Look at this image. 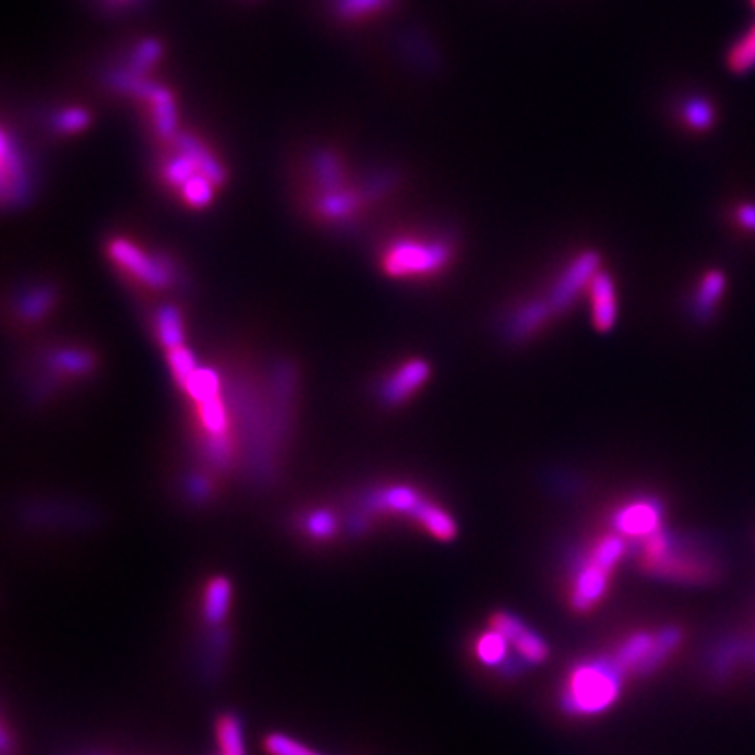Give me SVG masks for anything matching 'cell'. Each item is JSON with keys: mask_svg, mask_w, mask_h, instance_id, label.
I'll list each match as a JSON object with an SVG mask.
<instances>
[{"mask_svg": "<svg viewBox=\"0 0 755 755\" xmlns=\"http://www.w3.org/2000/svg\"><path fill=\"white\" fill-rule=\"evenodd\" d=\"M452 259V248L443 242L402 240L384 252V271L391 277H414L443 269Z\"/></svg>", "mask_w": 755, "mask_h": 755, "instance_id": "obj_3", "label": "cell"}, {"mask_svg": "<svg viewBox=\"0 0 755 755\" xmlns=\"http://www.w3.org/2000/svg\"><path fill=\"white\" fill-rule=\"evenodd\" d=\"M414 518L420 520L422 527L436 540L450 541L458 536L456 520L445 511H441L439 506L427 502V500L418 506V511L414 513Z\"/></svg>", "mask_w": 755, "mask_h": 755, "instance_id": "obj_14", "label": "cell"}, {"mask_svg": "<svg viewBox=\"0 0 755 755\" xmlns=\"http://www.w3.org/2000/svg\"><path fill=\"white\" fill-rule=\"evenodd\" d=\"M750 659V648L739 640H724L711 655V675L718 680H724L732 674V670L741 663V659Z\"/></svg>", "mask_w": 755, "mask_h": 755, "instance_id": "obj_17", "label": "cell"}, {"mask_svg": "<svg viewBox=\"0 0 755 755\" xmlns=\"http://www.w3.org/2000/svg\"><path fill=\"white\" fill-rule=\"evenodd\" d=\"M550 313H554V309L548 300H536V302L520 307L506 324L508 338L516 340V343L527 338L529 334H534L536 329H540L541 325L546 324Z\"/></svg>", "mask_w": 755, "mask_h": 755, "instance_id": "obj_11", "label": "cell"}, {"mask_svg": "<svg viewBox=\"0 0 755 755\" xmlns=\"http://www.w3.org/2000/svg\"><path fill=\"white\" fill-rule=\"evenodd\" d=\"M429 374H431V368L427 361H420V359L407 361L404 368H399L384 382L382 399L391 405L402 404L427 382Z\"/></svg>", "mask_w": 755, "mask_h": 755, "instance_id": "obj_9", "label": "cell"}, {"mask_svg": "<svg viewBox=\"0 0 755 755\" xmlns=\"http://www.w3.org/2000/svg\"><path fill=\"white\" fill-rule=\"evenodd\" d=\"M109 259L136 281L149 288H168L172 284V267L163 256H147L139 245L116 238L108 245Z\"/></svg>", "mask_w": 755, "mask_h": 755, "instance_id": "obj_4", "label": "cell"}, {"mask_svg": "<svg viewBox=\"0 0 755 755\" xmlns=\"http://www.w3.org/2000/svg\"><path fill=\"white\" fill-rule=\"evenodd\" d=\"M609 575L604 566L594 563L590 559L588 565L582 566L573 579V590H571V607L577 613H588L594 609L609 588Z\"/></svg>", "mask_w": 755, "mask_h": 755, "instance_id": "obj_7", "label": "cell"}, {"mask_svg": "<svg viewBox=\"0 0 755 755\" xmlns=\"http://www.w3.org/2000/svg\"><path fill=\"white\" fill-rule=\"evenodd\" d=\"M508 645L511 643L498 630L491 627V632H487L477 640L475 650H477V657L483 666L498 670L508 659Z\"/></svg>", "mask_w": 755, "mask_h": 755, "instance_id": "obj_22", "label": "cell"}, {"mask_svg": "<svg viewBox=\"0 0 755 755\" xmlns=\"http://www.w3.org/2000/svg\"><path fill=\"white\" fill-rule=\"evenodd\" d=\"M185 393L189 397L195 402L197 405L206 404V402H213L218 397V388H220V380H218V374L215 370L211 368H197L191 376H189L188 382H185Z\"/></svg>", "mask_w": 755, "mask_h": 755, "instance_id": "obj_20", "label": "cell"}, {"mask_svg": "<svg viewBox=\"0 0 755 755\" xmlns=\"http://www.w3.org/2000/svg\"><path fill=\"white\" fill-rule=\"evenodd\" d=\"M84 124H86V113H82V111H68L61 118L63 131H81Z\"/></svg>", "mask_w": 755, "mask_h": 755, "instance_id": "obj_32", "label": "cell"}, {"mask_svg": "<svg viewBox=\"0 0 755 755\" xmlns=\"http://www.w3.org/2000/svg\"><path fill=\"white\" fill-rule=\"evenodd\" d=\"M724 288H727V277H724L722 271H709L703 277L699 292L695 297V315L702 322H705L711 315V311L716 309L718 300L724 295Z\"/></svg>", "mask_w": 755, "mask_h": 755, "instance_id": "obj_15", "label": "cell"}, {"mask_svg": "<svg viewBox=\"0 0 755 755\" xmlns=\"http://www.w3.org/2000/svg\"><path fill=\"white\" fill-rule=\"evenodd\" d=\"M424 502V498L411 489V487L395 486L386 487L382 491H376L370 500V506L374 511H386V513H407L414 514L418 506Z\"/></svg>", "mask_w": 755, "mask_h": 755, "instance_id": "obj_12", "label": "cell"}, {"mask_svg": "<svg viewBox=\"0 0 755 755\" xmlns=\"http://www.w3.org/2000/svg\"><path fill=\"white\" fill-rule=\"evenodd\" d=\"M51 302H53V297H51L49 290H38V292L29 295V297L24 300L22 313H24L26 317H40V315L51 307Z\"/></svg>", "mask_w": 755, "mask_h": 755, "instance_id": "obj_30", "label": "cell"}, {"mask_svg": "<svg viewBox=\"0 0 755 755\" xmlns=\"http://www.w3.org/2000/svg\"><path fill=\"white\" fill-rule=\"evenodd\" d=\"M659 523H661V506L652 500L627 504L615 516V527L623 536L643 538V540H647L652 534L659 531Z\"/></svg>", "mask_w": 755, "mask_h": 755, "instance_id": "obj_8", "label": "cell"}, {"mask_svg": "<svg viewBox=\"0 0 755 755\" xmlns=\"http://www.w3.org/2000/svg\"><path fill=\"white\" fill-rule=\"evenodd\" d=\"M736 220L750 229V231H755V204H741L736 208Z\"/></svg>", "mask_w": 755, "mask_h": 755, "instance_id": "obj_33", "label": "cell"}, {"mask_svg": "<svg viewBox=\"0 0 755 755\" xmlns=\"http://www.w3.org/2000/svg\"><path fill=\"white\" fill-rule=\"evenodd\" d=\"M304 529L309 536H313L315 540H327L329 536H334L336 531V520L334 516L325 511L309 514L304 520Z\"/></svg>", "mask_w": 755, "mask_h": 755, "instance_id": "obj_29", "label": "cell"}, {"mask_svg": "<svg viewBox=\"0 0 755 755\" xmlns=\"http://www.w3.org/2000/svg\"><path fill=\"white\" fill-rule=\"evenodd\" d=\"M156 334L158 340L163 343L166 351H172L177 347H183V317L179 309L175 307H164L156 317Z\"/></svg>", "mask_w": 755, "mask_h": 755, "instance_id": "obj_18", "label": "cell"}, {"mask_svg": "<svg viewBox=\"0 0 755 755\" xmlns=\"http://www.w3.org/2000/svg\"><path fill=\"white\" fill-rule=\"evenodd\" d=\"M752 4H754V7H755V0H752Z\"/></svg>", "mask_w": 755, "mask_h": 755, "instance_id": "obj_34", "label": "cell"}, {"mask_svg": "<svg viewBox=\"0 0 755 755\" xmlns=\"http://www.w3.org/2000/svg\"><path fill=\"white\" fill-rule=\"evenodd\" d=\"M168 363H170L172 376H175V380H177L181 386H185L189 376L197 370L193 352L183 349V347H177V349L168 351Z\"/></svg>", "mask_w": 755, "mask_h": 755, "instance_id": "obj_26", "label": "cell"}, {"mask_svg": "<svg viewBox=\"0 0 755 755\" xmlns=\"http://www.w3.org/2000/svg\"><path fill=\"white\" fill-rule=\"evenodd\" d=\"M55 368L61 372H70V374H84L86 370H91L93 359L86 352L79 351H61L55 355Z\"/></svg>", "mask_w": 755, "mask_h": 755, "instance_id": "obj_28", "label": "cell"}, {"mask_svg": "<svg viewBox=\"0 0 755 755\" xmlns=\"http://www.w3.org/2000/svg\"><path fill=\"white\" fill-rule=\"evenodd\" d=\"M600 267V254L594 250L582 252L561 275V279L556 281L552 295L548 298V302L552 304L554 313H563L565 309L571 307V302L575 297L588 286L592 284L594 275L598 273Z\"/></svg>", "mask_w": 755, "mask_h": 755, "instance_id": "obj_5", "label": "cell"}, {"mask_svg": "<svg viewBox=\"0 0 755 755\" xmlns=\"http://www.w3.org/2000/svg\"><path fill=\"white\" fill-rule=\"evenodd\" d=\"M491 627L498 630L529 666H540L548 659L550 648L546 645V640L538 636L534 630H529L525 625V621L518 620L513 613H508V611L495 613L491 618Z\"/></svg>", "mask_w": 755, "mask_h": 755, "instance_id": "obj_6", "label": "cell"}, {"mask_svg": "<svg viewBox=\"0 0 755 755\" xmlns=\"http://www.w3.org/2000/svg\"><path fill=\"white\" fill-rule=\"evenodd\" d=\"M590 297H592L594 327L598 332H609L618 322V298H615V284L611 275L596 273L590 284Z\"/></svg>", "mask_w": 755, "mask_h": 755, "instance_id": "obj_10", "label": "cell"}, {"mask_svg": "<svg viewBox=\"0 0 755 755\" xmlns=\"http://www.w3.org/2000/svg\"><path fill=\"white\" fill-rule=\"evenodd\" d=\"M215 185V181H211L208 177L200 175V177H193L189 183H185L181 188V193H183V200L188 202L189 206L202 208V206H206L213 200V188Z\"/></svg>", "mask_w": 755, "mask_h": 755, "instance_id": "obj_25", "label": "cell"}, {"mask_svg": "<svg viewBox=\"0 0 755 755\" xmlns=\"http://www.w3.org/2000/svg\"><path fill=\"white\" fill-rule=\"evenodd\" d=\"M625 672L611 657H596L575 666L561 695V709L568 716H596L620 699Z\"/></svg>", "mask_w": 755, "mask_h": 755, "instance_id": "obj_1", "label": "cell"}, {"mask_svg": "<svg viewBox=\"0 0 755 755\" xmlns=\"http://www.w3.org/2000/svg\"><path fill=\"white\" fill-rule=\"evenodd\" d=\"M231 602V584L225 577H216L204 592V618L211 623L225 620Z\"/></svg>", "mask_w": 755, "mask_h": 755, "instance_id": "obj_16", "label": "cell"}, {"mask_svg": "<svg viewBox=\"0 0 755 755\" xmlns=\"http://www.w3.org/2000/svg\"><path fill=\"white\" fill-rule=\"evenodd\" d=\"M216 741L220 755H243L242 724L236 716L225 714L216 720Z\"/></svg>", "mask_w": 755, "mask_h": 755, "instance_id": "obj_21", "label": "cell"}, {"mask_svg": "<svg viewBox=\"0 0 755 755\" xmlns=\"http://www.w3.org/2000/svg\"><path fill=\"white\" fill-rule=\"evenodd\" d=\"M678 116L680 120L686 124L688 131L693 133H705L714 127L716 122V108L714 104L703 97V95H688L680 101V108H678Z\"/></svg>", "mask_w": 755, "mask_h": 755, "instance_id": "obj_13", "label": "cell"}, {"mask_svg": "<svg viewBox=\"0 0 755 755\" xmlns=\"http://www.w3.org/2000/svg\"><path fill=\"white\" fill-rule=\"evenodd\" d=\"M200 422L208 436H227L229 420H227L225 405L218 397L200 405Z\"/></svg>", "mask_w": 755, "mask_h": 755, "instance_id": "obj_23", "label": "cell"}, {"mask_svg": "<svg viewBox=\"0 0 755 755\" xmlns=\"http://www.w3.org/2000/svg\"><path fill=\"white\" fill-rule=\"evenodd\" d=\"M623 552H625V543H623L620 536H609V538H604V540L596 543L592 561L600 566H604L607 571H613L615 565L620 563Z\"/></svg>", "mask_w": 755, "mask_h": 755, "instance_id": "obj_24", "label": "cell"}, {"mask_svg": "<svg viewBox=\"0 0 755 755\" xmlns=\"http://www.w3.org/2000/svg\"><path fill=\"white\" fill-rule=\"evenodd\" d=\"M265 750L271 755H322L304 745H300L292 736L288 734H269L265 739Z\"/></svg>", "mask_w": 755, "mask_h": 755, "instance_id": "obj_27", "label": "cell"}, {"mask_svg": "<svg viewBox=\"0 0 755 755\" xmlns=\"http://www.w3.org/2000/svg\"><path fill=\"white\" fill-rule=\"evenodd\" d=\"M727 65L730 72L741 76L747 74L755 68V24L750 27L732 47L727 55Z\"/></svg>", "mask_w": 755, "mask_h": 755, "instance_id": "obj_19", "label": "cell"}, {"mask_svg": "<svg viewBox=\"0 0 755 755\" xmlns=\"http://www.w3.org/2000/svg\"><path fill=\"white\" fill-rule=\"evenodd\" d=\"M384 0H340V9L347 15H357V13H368L374 11Z\"/></svg>", "mask_w": 755, "mask_h": 755, "instance_id": "obj_31", "label": "cell"}, {"mask_svg": "<svg viewBox=\"0 0 755 755\" xmlns=\"http://www.w3.org/2000/svg\"><path fill=\"white\" fill-rule=\"evenodd\" d=\"M684 634L680 627L668 625L657 632H636L627 636L613 652V659L621 666L625 674H655L680 647Z\"/></svg>", "mask_w": 755, "mask_h": 755, "instance_id": "obj_2", "label": "cell"}]
</instances>
